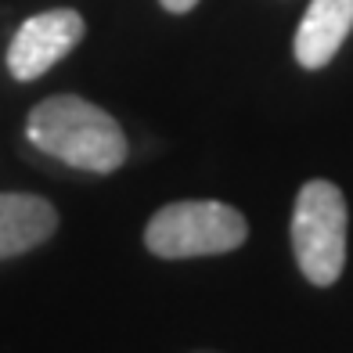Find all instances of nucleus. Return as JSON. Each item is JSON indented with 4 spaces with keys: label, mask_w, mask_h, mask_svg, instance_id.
Returning <instances> with one entry per match:
<instances>
[{
    "label": "nucleus",
    "mask_w": 353,
    "mask_h": 353,
    "mask_svg": "<svg viewBox=\"0 0 353 353\" xmlns=\"http://www.w3.org/2000/svg\"><path fill=\"white\" fill-rule=\"evenodd\" d=\"M26 137L43 155L83 173H112L126 163L130 144L123 126L105 108L90 105L76 94H54L43 98L26 119Z\"/></svg>",
    "instance_id": "f257e3e1"
},
{
    "label": "nucleus",
    "mask_w": 353,
    "mask_h": 353,
    "mask_svg": "<svg viewBox=\"0 0 353 353\" xmlns=\"http://www.w3.org/2000/svg\"><path fill=\"white\" fill-rule=\"evenodd\" d=\"M249 238V220L228 202L188 199L170 202L152 213L144 228V249L159 260H199L242 249Z\"/></svg>",
    "instance_id": "f03ea898"
},
{
    "label": "nucleus",
    "mask_w": 353,
    "mask_h": 353,
    "mask_svg": "<svg viewBox=\"0 0 353 353\" xmlns=\"http://www.w3.org/2000/svg\"><path fill=\"white\" fill-rule=\"evenodd\" d=\"M346 199L332 181H307L292 205V252L303 278L328 288L346 267Z\"/></svg>",
    "instance_id": "7ed1b4c3"
},
{
    "label": "nucleus",
    "mask_w": 353,
    "mask_h": 353,
    "mask_svg": "<svg viewBox=\"0 0 353 353\" xmlns=\"http://www.w3.org/2000/svg\"><path fill=\"white\" fill-rule=\"evenodd\" d=\"M83 33H87L83 14L72 8H51V11L33 14V19H26L19 26V33H14L8 47V72L14 79H22V83L40 79L69 51H76Z\"/></svg>",
    "instance_id": "20e7f679"
},
{
    "label": "nucleus",
    "mask_w": 353,
    "mask_h": 353,
    "mask_svg": "<svg viewBox=\"0 0 353 353\" xmlns=\"http://www.w3.org/2000/svg\"><path fill=\"white\" fill-rule=\"evenodd\" d=\"M58 231V210L43 195L0 191V260H14L51 242Z\"/></svg>",
    "instance_id": "39448f33"
},
{
    "label": "nucleus",
    "mask_w": 353,
    "mask_h": 353,
    "mask_svg": "<svg viewBox=\"0 0 353 353\" xmlns=\"http://www.w3.org/2000/svg\"><path fill=\"white\" fill-rule=\"evenodd\" d=\"M353 29V0H310L296 29V61L303 69H325L339 54Z\"/></svg>",
    "instance_id": "423d86ee"
},
{
    "label": "nucleus",
    "mask_w": 353,
    "mask_h": 353,
    "mask_svg": "<svg viewBox=\"0 0 353 353\" xmlns=\"http://www.w3.org/2000/svg\"><path fill=\"white\" fill-rule=\"evenodd\" d=\"M159 4H163L166 11H173V14H184V11H191L199 4V0H159Z\"/></svg>",
    "instance_id": "0eeeda50"
},
{
    "label": "nucleus",
    "mask_w": 353,
    "mask_h": 353,
    "mask_svg": "<svg viewBox=\"0 0 353 353\" xmlns=\"http://www.w3.org/2000/svg\"><path fill=\"white\" fill-rule=\"evenodd\" d=\"M195 353H216V350H195Z\"/></svg>",
    "instance_id": "6e6552de"
}]
</instances>
